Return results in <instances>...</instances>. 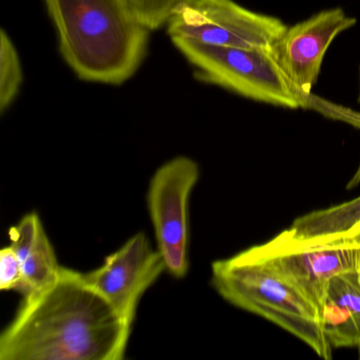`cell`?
<instances>
[{
    "label": "cell",
    "instance_id": "1",
    "mask_svg": "<svg viewBox=\"0 0 360 360\" xmlns=\"http://www.w3.org/2000/svg\"><path fill=\"white\" fill-rule=\"evenodd\" d=\"M131 328L85 274L62 266L52 283L24 296L0 335V359L122 360Z\"/></svg>",
    "mask_w": 360,
    "mask_h": 360
},
{
    "label": "cell",
    "instance_id": "2",
    "mask_svg": "<svg viewBox=\"0 0 360 360\" xmlns=\"http://www.w3.org/2000/svg\"><path fill=\"white\" fill-rule=\"evenodd\" d=\"M60 49L86 82L121 85L146 56V28L125 0H46Z\"/></svg>",
    "mask_w": 360,
    "mask_h": 360
},
{
    "label": "cell",
    "instance_id": "3",
    "mask_svg": "<svg viewBox=\"0 0 360 360\" xmlns=\"http://www.w3.org/2000/svg\"><path fill=\"white\" fill-rule=\"evenodd\" d=\"M212 283L227 302L280 326L309 345L319 357L332 359L319 309L290 284L257 246L214 261Z\"/></svg>",
    "mask_w": 360,
    "mask_h": 360
},
{
    "label": "cell",
    "instance_id": "4",
    "mask_svg": "<svg viewBox=\"0 0 360 360\" xmlns=\"http://www.w3.org/2000/svg\"><path fill=\"white\" fill-rule=\"evenodd\" d=\"M195 68L198 79L263 104L303 108L271 48L241 49L172 39Z\"/></svg>",
    "mask_w": 360,
    "mask_h": 360
},
{
    "label": "cell",
    "instance_id": "5",
    "mask_svg": "<svg viewBox=\"0 0 360 360\" xmlns=\"http://www.w3.org/2000/svg\"><path fill=\"white\" fill-rule=\"evenodd\" d=\"M172 39L241 49H266L288 26L233 0H185L167 22Z\"/></svg>",
    "mask_w": 360,
    "mask_h": 360
},
{
    "label": "cell",
    "instance_id": "6",
    "mask_svg": "<svg viewBox=\"0 0 360 360\" xmlns=\"http://www.w3.org/2000/svg\"><path fill=\"white\" fill-rule=\"evenodd\" d=\"M200 178L197 162L176 157L158 168L147 191V207L158 250L172 277L188 273L189 202Z\"/></svg>",
    "mask_w": 360,
    "mask_h": 360
},
{
    "label": "cell",
    "instance_id": "7",
    "mask_svg": "<svg viewBox=\"0 0 360 360\" xmlns=\"http://www.w3.org/2000/svg\"><path fill=\"white\" fill-rule=\"evenodd\" d=\"M341 8L322 10L303 22L288 27L271 47L276 62L283 71L290 87L303 103L319 77L324 56L340 33L355 26Z\"/></svg>",
    "mask_w": 360,
    "mask_h": 360
},
{
    "label": "cell",
    "instance_id": "8",
    "mask_svg": "<svg viewBox=\"0 0 360 360\" xmlns=\"http://www.w3.org/2000/svg\"><path fill=\"white\" fill-rule=\"evenodd\" d=\"M165 271L161 252L153 250L146 233H138L109 255L100 267L85 275L89 283L132 326L141 298Z\"/></svg>",
    "mask_w": 360,
    "mask_h": 360
},
{
    "label": "cell",
    "instance_id": "9",
    "mask_svg": "<svg viewBox=\"0 0 360 360\" xmlns=\"http://www.w3.org/2000/svg\"><path fill=\"white\" fill-rule=\"evenodd\" d=\"M275 269L322 313L330 282L335 276L355 271L349 250L341 243L307 246L283 231L256 245Z\"/></svg>",
    "mask_w": 360,
    "mask_h": 360
},
{
    "label": "cell",
    "instance_id": "10",
    "mask_svg": "<svg viewBox=\"0 0 360 360\" xmlns=\"http://www.w3.org/2000/svg\"><path fill=\"white\" fill-rule=\"evenodd\" d=\"M9 237L24 271L22 296L34 294L56 279L62 266L37 212L22 217L10 229Z\"/></svg>",
    "mask_w": 360,
    "mask_h": 360
},
{
    "label": "cell",
    "instance_id": "11",
    "mask_svg": "<svg viewBox=\"0 0 360 360\" xmlns=\"http://www.w3.org/2000/svg\"><path fill=\"white\" fill-rule=\"evenodd\" d=\"M359 224L360 197L298 217L286 231L294 241L316 246L337 241Z\"/></svg>",
    "mask_w": 360,
    "mask_h": 360
},
{
    "label": "cell",
    "instance_id": "12",
    "mask_svg": "<svg viewBox=\"0 0 360 360\" xmlns=\"http://www.w3.org/2000/svg\"><path fill=\"white\" fill-rule=\"evenodd\" d=\"M0 39V111L5 112L20 92L22 69L9 35L3 30Z\"/></svg>",
    "mask_w": 360,
    "mask_h": 360
},
{
    "label": "cell",
    "instance_id": "13",
    "mask_svg": "<svg viewBox=\"0 0 360 360\" xmlns=\"http://www.w3.org/2000/svg\"><path fill=\"white\" fill-rule=\"evenodd\" d=\"M136 18L148 30L167 25L174 10L185 0H125Z\"/></svg>",
    "mask_w": 360,
    "mask_h": 360
},
{
    "label": "cell",
    "instance_id": "14",
    "mask_svg": "<svg viewBox=\"0 0 360 360\" xmlns=\"http://www.w3.org/2000/svg\"><path fill=\"white\" fill-rule=\"evenodd\" d=\"M328 296L347 309L360 328V284L355 271L335 276L330 280Z\"/></svg>",
    "mask_w": 360,
    "mask_h": 360
},
{
    "label": "cell",
    "instance_id": "15",
    "mask_svg": "<svg viewBox=\"0 0 360 360\" xmlns=\"http://www.w3.org/2000/svg\"><path fill=\"white\" fill-rule=\"evenodd\" d=\"M0 288L25 292L24 271L22 263L11 245L0 250Z\"/></svg>",
    "mask_w": 360,
    "mask_h": 360
},
{
    "label": "cell",
    "instance_id": "16",
    "mask_svg": "<svg viewBox=\"0 0 360 360\" xmlns=\"http://www.w3.org/2000/svg\"><path fill=\"white\" fill-rule=\"evenodd\" d=\"M305 109H313V110L321 113L322 115L328 117V119L342 121L360 129V113L356 112L352 109L333 104V103L318 98V96H313V94H311L307 98Z\"/></svg>",
    "mask_w": 360,
    "mask_h": 360
},
{
    "label": "cell",
    "instance_id": "17",
    "mask_svg": "<svg viewBox=\"0 0 360 360\" xmlns=\"http://www.w3.org/2000/svg\"><path fill=\"white\" fill-rule=\"evenodd\" d=\"M330 243L343 244L349 250L354 269H355L357 280L360 284V224L354 227L352 231L345 233L340 239L335 242H330Z\"/></svg>",
    "mask_w": 360,
    "mask_h": 360
},
{
    "label": "cell",
    "instance_id": "18",
    "mask_svg": "<svg viewBox=\"0 0 360 360\" xmlns=\"http://www.w3.org/2000/svg\"><path fill=\"white\" fill-rule=\"evenodd\" d=\"M360 183V163L359 166H358L357 172L354 174L353 178L349 180V182L347 183V189L349 191V189L355 188L356 186H358Z\"/></svg>",
    "mask_w": 360,
    "mask_h": 360
},
{
    "label": "cell",
    "instance_id": "19",
    "mask_svg": "<svg viewBox=\"0 0 360 360\" xmlns=\"http://www.w3.org/2000/svg\"><path fill=\"white\" fill-rule=\"evenodd\" d=\"M360 70V69H359ZM358 101H359V103H360V94H359V98H358Z\"/></svg>",
    "mask_w": 360,
    "mask_h": 360
},
{
    "label": "cell",
    "instance_id": "20",
    "mask_svg": "<svg viewBox=\"0 0 360 360\" xmlns=\"http://www.w3.org/2000/svg\"><path fill=\"white\" fill-rule=\"evenodd\" d=\"M358 349H359V358H360V347H358Z\"/></svg>",
    "mask_w": 360,
    "mask_h": 360
}]
</instances>
